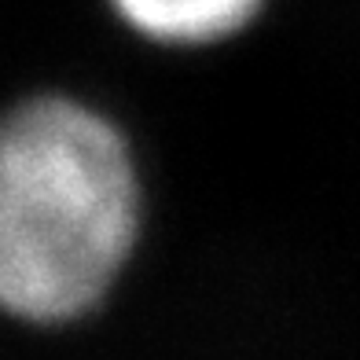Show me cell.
I'll return each instance as SVG.
<instances>
[{"label": "cell", "mask_w": 360, "mask_h": 360, "mask_svg": "<svg viewBox=\"0 0 360 360\" xmlns=\"http://www.w3.org/2000/svg\"><path fill=\"white\" fill-rule=\"evenodd\" d=\"M133 34L158 44H210L254 19L261 0H107Z\"/></svg>", "instance_id": "cell-2"}, {"label": "cell", "mask_w": 360, "mask_h": 360, "mask_svg": "<svg viewBox=\"0 0 360 360\" xmlns=\"http://www.w3.org/2000/svg\"><path fill=\"white\" fill-rule=\"evenodd\" d=\"M140 236V176L107 114L67 92L0 110V313L52 327L107 298Z\"/></svg>", "instance_id": "cell-1"}]
</instances>
